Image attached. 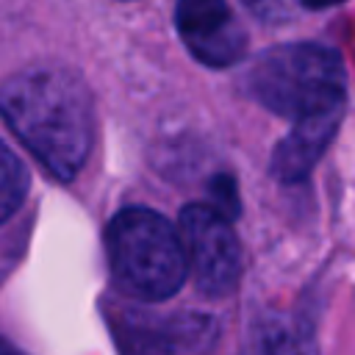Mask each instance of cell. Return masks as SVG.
<instances>
[{"label": "cell", "mask_w": 355, "mask_h": 355, "mask_svg": "<svg viewBox=\"0 0 355 355\" xmlns=\"http://www.w3.org/2000/svg\"><path fill=\"white\" fill-rule=\"evenodd\" d=\"M0 114L39 164L69 180L92 147V103L64 69L17 72L0 86Z\"/></svg>", "instance_id": "cell-1"}, {"label": "cell", "mask_w": 355, "mask_h": 355, "mask_svg": "<svg viewBox=\"0 0 355 355\" xmlns=\"http://www.w3.org/2000/svg\"><path fill=\"white\" fill-rule=\"evenodd\" d=\"M108 263L116 286L136 300L172 297L189 272L180 233L150 208L119 211L105 230Z\"/></svg>", "instance_id": "cell-2"}, {"label": "cell", "mask_w": 355, "mask_h": 355, "mask_svg": "<svg viewBox=\"0 0 355 355\" xmlns=\"http://www.w3.org/2000/svg\"><path fill=\"white\" fill-rule=\"evenodd\" d=\"M247 92L286 119L344 105V64L330 47L294 42L261 53L247 72Z\"/></svg>", "instance_id": "cell-3"}, {"label": "cell", "mask_w": 355, "mask_h": 355, "mask_svg": "<svg viewBox=\"0 0 355 355\" xmlns=\"http://www.w3.org/2000/svg\"><path fill=\"white\" fill-rule=\"evenodd\" d=\"M178 222L189 269L202 294H230L241 275V250L230 219L208 205H186Z\"/></svg>", "instance_id": "cell-4"}, {"label": "cell", "mask_w": 355, "mask_h": 355, "mask_svg": "<svg viewBox=\"0 0 355 355\" xmlns=\"http://www.w3.org/2000/svg\"><path fill=\"white\" fill-rule=\"evenodd\" d=\"M175 25L189 50L208 67H230L244 53V31L236 25L227 0H178Z\"/></svg>", "instance_id": "cell-5"}, {"label": "cell", "mask_w": 355, "mask_h": 355, "mask_svg": "<svg viewBox=\"0 0 355 355\" xmlns=\"http://www.w3.org/2000/svg\"><path fill=\"white\" fill-rule=\"evenodd\" d=\"M341 111H344V105L294 119L291 133L277 144V150L272 155V175L283 183H297V180L308 178V172L316 166V161L327 150L330 139L336 136Z\"/></svg>", "instance_id": "cell-6"}, {"label": "cell", "mask_w": 355, "mask_h": 355, "mask_svg": "<svg viewBox=\"0 0 355 355\" xmlns=\"http://www.w3.org/2000/svg\"><path fill=\"white\" fill-rule=\"evenodd\" d=\"M214 322L208 316L186 313L172 319L128 316L119 327V341L128 349H205L214 344Z\"/></svg>", "instance_id": "cell-7"}, {"label": "cell", "mask_w": 355, "mask_h": 355, "mask_svg": "<svg viewBox=\"0 0 355 355\" xmlns=\"http://www.w3.org/2000/svg\"><path fill=\"white\" fill-rule=\"evenodd\" d=\"M28 194V172L22 161L0 141V225L22 205Z\"/></svg>", "instance_id": "cell-8"}, {"label": "cell", "mask_w": 355, "mask_h": 355, "mask_svg": "<svg viewBox=\"0 0 355 355\" xmlns=\"http://www.w3.org/2000/svg\"><path fill=\"white\" fill-rule=\"evenodd\" d=\"M211 197H214L219 214H225L227 219L239 216V211H241V205H239V189H236V180L230 175H216L211 180Z\"/></svg>", "instance_id": "cell-9"}, {"label": "cell", "mask_w": 355, "mask_h": 355, "mask_svg": "<svg viewBox=\"0 0 355 355\" xmlns=\"http://www.w3.org/2000/svg\"><path fill=\"white\" fill-rule=\"evenodd\" d=\"M247 8L261 17V19H269V22H277V19H286L297 11V6H302L300 0H244Z\"/></svg>", "instance_id": "cell-10"}, {"label": "cell", "mask_w": 355, "mask_h": 355, "mask_svg": "<svg viewBox=\"0 0 355 355\" xmlns=\"http://www.w3.org/2000/svg\"><path fill=\"white\" fill-rule=\"evenodd\" d=\"M305 8H327V6H336V3H344V0H300Z\"/></svg>", "instance_id": "cell-11"}, {"label": "cell", "mask_w": 355, "mask_h": 355, "mask_svg": "<svg viewBox=\"0 0 355 355\" xmlns=\"http://www.w3.org/2000/svg\"><path fill=\"white\" fill-rule=\"evenodd\" d=\"M0 349H8V344H6V341H0Z\"/></svg>", "instance_id": "cell-12"}]
</instances>
